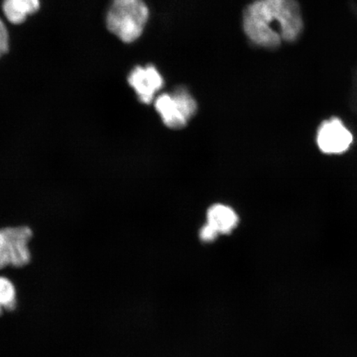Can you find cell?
I'll use <instances>...</instances> for the list:
<instances>
[{"mask_svg":"<svg viewBox=\"0 0 357 357\" xmlns=\"http://www.w3.org/2000/svg\"><path fill=\"white\" fill-rule=\"evenodd\" d=\"M154 105L164 124L172 129L186 126L198 109L197 102L185 87L160 93L155 98Z\"/></svg>","mask_w":357,"mask_h":357,"instance_id":"obj_3","label":"cell"},{"mask_svg":"<svg viewBox=\"0 0 357 357\" xmlns=\"http://www.w3.org/2000/svg\"><path fill=\"white\" fill-rule=\"evenodd\" d=\"M33 231L25 225L4 227L0 229V269L29 265L32 260L29 248Z\"/></svg>","mask_w":357,"mask_h":357,"instance_id":"obj_4","label":"cell"},{"mask_svg":"<svg viewBox=\"0 0 357 357\" xmlns=\"http://www.w3.org/2000/svg\"><path fill=\"white\" fill-rule=\"evenodd\" d=\"M128 82L136 93L138 100L144 105L151 104L165 84L162 75L153 65L134 67Z\"/></svg>","mask_w":357,"mask_h":357,"instance_id":"obj_6","label":"cell"},{"mask_svg":"<svg viewBox=\"0 0 357 357\" xmlns=\"http://www.w3.org/2000/svg\"><path fill=\"white\" fill-rule=\"evenodd\" d=\"M17 291L10 279L0 276V315L4 311H13L17 307Z\"/></svg>","mask_w":357,"mask_h":357,"instance_id":"obj_9","label":"cell"},{"mask_svg":"<svg viewBox=\"0 0 357 357\" xmlns=\"http://www.w3.org/2000/svg\"><path fill=\"white\" fill-rule=\"evenodd\" d=\"M218 235L220 234H218V231L211 225H209L208 223L204 225L199 231V238L205 243H213V241L218 238Z\"/></svg>","mask_w":357,"mask_h":357,"instance_id":"obj_11","label":"cell"},{"mask_svg":"<svg viewBox=\"0 0 357 357\" xmlns=\"http://www.w3.org/2000/svg\"><path fill=\"white\" fill-rule=\"evenodd\" d=\"M10 48V35L6 24L0 19V58L8 52Z\"/></svg>","mask_w":357,"mask_h":357,"instance_id":"obj_10","label":"cell"},{"mask_svg":"<svg viewBox=\"0 0 357 357\" xmlns=\"http://www.w3.org/2000/svg\"><path fill=\"white\" fill-rule=\"evenodd\" d=\"M144 0H112L106 16L107 29L125 43L139 38L149 20Z\"/></svg>","mask_w":357,"mask_h":357,"instance_id":"obj_2","label":"cell"},{"mask_svg":"<svg viewBox=\"0 0 357 357\" xmlns=\"http://www.w3.org/2000/svg\"><path fill=\"white\" fill-rule=\"evenodd\" d=\"M316 141L323 153L341 155L350 149L354 137L342 119L333 117L319 125Z\"/></svg>","mask_w":357,"mask_h":357,"instance_id":"obj_5","label":"cell"},{"mask_svg":"<svg viewBox=\"0 0 357 357\" xmlns=\"http://www.w3.org/2000/svg\"><path fill=\"white\" fill-rule=\"evenodd\" d=\"M40 8L39 0H3L4 16L13 24H21Z\"/></svg>","mask_w":357,"mask_h":357,"instance_id":"obj_8","label":"cell"},{"mask_svg":"<svg viewBox=\"0 0 357 357\" xmlns=\"http://www.w3.org/2000/svg\"><path fill=\"white\" fill-rule=\"evenodd\" d=\"M238 214L227 205L214 204L207 212V223L220 235L230 234L238 227Z\"/></svg>","mask_w":357,"mask_h":357,"instance_id":"obj_7","label":"cell"},{"mask_svg":"<svg viewBox=\"0 0 357 357\" xmlns=\"http://www.w3.org/2000/svg\"><path fill=\"white\" fill-rule=\"evenodd\" d=\"M303 26L296 0H254L243 13V28L249 41L268 50L297 41Z\"/></svg>","mask_w":357,"mask_h":357,"instance_id":"obj_1","label":"cell"}]
</instances>
